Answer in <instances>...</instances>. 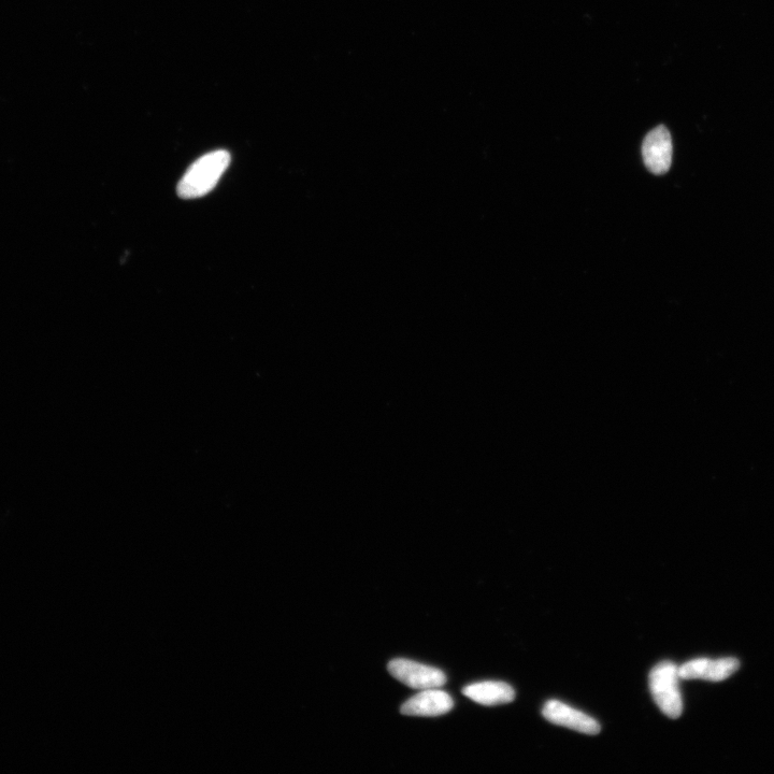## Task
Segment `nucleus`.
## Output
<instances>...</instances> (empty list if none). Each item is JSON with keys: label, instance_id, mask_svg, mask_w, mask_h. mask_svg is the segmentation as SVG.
<instances>
[{"label": "nucleus", "instance_id": "nucleus-1", "mask_svg": "<svg viewBox=\"0 0 774 774\" xmlns=\"http://www.w3.org/2000/svg\"><path fill=\"white\" fill-rule=\"evenodd\" d=\"M231 161V154L225 150L214 151L200 157L180 180L177 188L178 195L184 199L207 195L218 184Z\"/></svg>", "mask_w": 774, "mask_h": 774}, {"label": "nucleus", "instance_id": "nucleus-3", "mask_svg": "<svg viewBox=\"0 0 774 774\" xmlns=\"http://www.w3.org/2000/svg\"><path fill=\"white\" fill-rule=\"evenodd\" d=\"M387 669L392 677L413 690L439 688L447 683V677L441 670L409 661V659H394Z\"/></svg>", "mask_w": 774, "mask_h": 774}, {"label": "nucleus", "instance_id": "nucleus-8", "mask_svg": "<svg viewBox=\"0 0 774 774\" xmlns=\"http://www.w3.org/2000/svg\"><path fill=\"white\" fill-rule=\"evenodd\" d=\"M463 694L477 704L492 707L510 704L515 699V692L505 682H480L466 686Z\"/></svg>", "mask_w": 774, "mask_h": 774}, {"label": "nucleus", "instance_id": "nucleus-6", "mask_svg": "<svg viewBox=\"0 0 774 774\" xmlns=\"http://www.w3.org/2000/svg\"><path fill=\"white\" fill-rule=\"evenodd\" d=\"M738 659L733 657L716 659H695L679 668L680 678L683 680L701 679L712 682H720L733 676L739 669Z\"/></svg>", "mask_w": 774, "mask_h": 774}, {"label": "nucleus", "instance_id": "nucleus-5", "mask_svg": "<svg viewBox=\"0 0 774 774\" xmlns=\"http://www.w3.org/2000/svg\"><path fill=\"white\" fill-rule=\"evenodd\" d=\"M543 718L558 726L567 727L578 733L595 736L600 733V725L591 716L572 709L558 700H550L542 710Z\"/></svg>", "mask_w": 774, "mask_h": 774}, {"label": "nucleus", "instance_id": "nucleus-2", "mask_svg": "<svg viewBox=\"0 0 774 774\" xmlns=\"http://www.w3.org/2000/svg\"><path fill=\"white\" fill-rule=\"evenodd\" d=\"M679 667L671 662L656 665L649 676L655 704L669 719L677 720L683 712Z\"/></svg>", "mask_w": 774, "mask_h": 774}, {"label": "nucleus", "instance_id": "nucleus-4", "mask_svg": "<svg viewBox=\"0 0 774 774\" xmlns=\"http://www.w3.org/2000/svg\"><path fill=\"white\" fill-rule=\"evenodd\" d=\"M645 166L654 175H664L672 163V140L665 126H658L645 137L642 145Z\"/></svg>", "mask_w": 774, "mask_h": 774}, {"label": "nucleus", "instance_id": "nucleus-7", "mask_svg": "<svg viewBox=\"0 0 774 774\" xmlns=\"http://www.w3.org/2000/svg\"><path fill=\"white\" fill-rule=\"evenodd\" d=\"M454 707L451 696L438 688H429L413 696L401 707V714L420 716V718H437L449 713Z\"/></svg>", "mask_w": 774, "mask_h": 774}]
</instances>
